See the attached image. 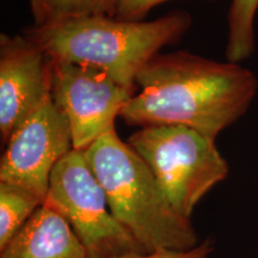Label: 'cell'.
I'll return each instance as SVG.
<instances>
[{
    "label": "cell",
    "instance_id": "7a4b0ae2",
    "mask_svg": "<svg viewBox=\"0 0 258 258\" xmlns=\"http://www.w3.org/2000/svg\"><path fill=\"white\" fill-rule=\"evenodd\" d=\"M191 22L186 11H172L150 22L89 17L32 25L25 35L51 60L98 67L135 91L139 73L164 47L178 42Z\"/></svg>",
    "mask_w": 258,
    "mask_h": 258
},
{
    "label": "cell",
    "instance_id": "277c9868",
    "mask_svg": "<svg viewBox=\"0 0 258 258\" xmlns=\"http://www.w3.org/2000/svg\"><path fill=\"white\" fill-rule=\"evenodd\" d=\"M127 144L153 173L158 185L182 217L228 175L227 161L214 139L185 125H148Z\"/></svg>",
    "mask_w": 258,
    "mask_h": 258
},
{
    "label": "cell",
    "instance_id": "5bb4252c",
    "mask_svg": "<svg viewBox=\"0 0 258 258\" xmlns=\"http://www.w3.org/2000/svg\"><path fill=\"white\" fill-rule=\"evenodd\" d=\"M212 245L209 241L199 244L191 250L186 251H172V250H160L154 252H148L143 254H133L120 258H208L212 252Z\"/></svg>",
    "mask_w": 258,
    "mask_h": 258
},
{
    "label": "cell",
    "instance_id": "3957f363",
    "mask_svg": "<svg viewBox=\"0 0 258 258\" xmlns=\"http://www.w3.org/2000/svg\"><path fill=\"white\" fill-rule=\"evenodd\" d=\"M102 188L111 214L148 252L186 251L198 234L164 195L153 173L115 127L83 151Z\"/></svg>",
    "mask_w": 258,
    "mask_h": 258
},
{
    "label": "cell",
    "instance_id": "9c48e42d",
    "mask_svg": "<svg viewBox=\"0 0 258 258\" xmlns=\"http://www.w3.org/2000/svg\"><path fill=\"white\" fill-rule=\"evenodd\" d=\"M0 258H89L72 227L59 213L42 205L2 249Z\"/></svg>",
    "mask_w": 258,
    "mask_h": 258
},
{
    "label": "cell",
    "instance_id": "7c38bea8",
    "mask_svg": "<svg viewBox=\"0 0 258 258\" xmlns=\"http://www.w3.org/2000/svg\"><path fill=\"white\" fill-rule=\"evenodd\" d=\"M258 0H232L228 11L227 61L239 63L254 51V18Z\"/></svg>",
    "mask_w": 258,
    "mask_h": 258
},
{
    "label": "cell",
    "instance_id": "8fae6325",
    "mask_svg": "<svg viewBox=\"0 0 258 258\" xmlns=\"http://www.w3.org/2000/svg\"><path fill=\"white\" fill-rule=\"evenodd\" d=\"M42 205L43 201L30 190L0 182V250Z\"/></svg>",
    "mask_w": 258,
    "mask_h": 258
},
{
    "label": "cell",
    "instance_id": "4fadbf2b",
    "mask_svg": "<svg viewBox=\"0 0 258 258\" xmlns=\"http://www.w3.org/2000/svg\"><path fill=\"white\" fill-rule=\"evenodd\" d=\"M169 0H117L116 17L125 22H143L156 6Z\"/></svg>",
    "mask_w": 258,
    "mask_h": 258
},
{
    "label": "cell",
    "instance_id": "ba28073f",
    "mask_svg": "<svg viewBox=\"0 0 258 258\" xmlns=\"http://www.w3.org/2000/svg\"><path fill=\"white\" fill-rule=\"evenodd\" d=\"M51 59L27 35H0V137L3 145L50 96Z\"/></svg>",
    "mask_w": 258,
    "mask_h": 258
},
{
    "label": "cell",
    "instance_id": "30bf717a",
    "mask_svg": "<svg viewBox=\"0 0 258 258\" xmlns=\"http://www.w3.org/2000/svg\"><path fill=\"white\" fill-rule=\"evenodd\" d=\"M34 25L89 17H116L117 0H29Z\"/></svg>",
    "mask_w": 258,
    "mask_h": 258
},
{
    "label": "cell",
    "instance_id": "6da1fadb",
    "mask_svg": "<svg viewBox=\"0 0 258 258\" xmlns=\"http://www.w3.org/2000/svg\"><path fill=\"white\" fill-rule=\"evenodd\" d=\"M137 85L140 92L120 112L128 125H185L214 140L247 111L258 91L252 71L184 50L154 56Z\"/></svg>",
    "mask_w": 258,
    "mask_h": 258
},
{
    "label": "cell",
    "instance_id": "52a82bcc",
    "mask_svg": "<svg viewBox=\"0 0 258 258\" xmlns=\"http://www.w3.org/2000/svg\"><path fill=\"white\" fill-rule=\"evenodd\" d=\"M73 150L67 118L48 96L5 145L0 182L30 190L44 203L54 167Z\"/></svg>",
    "mask_w": 258,
    "mask_h": 258
},
{
    "label": "cell",
    "instance_id": "5b68a950",
    "mask_svg": "<svg viewBox=\"0 0 258 258\" xmlns=\"http://www.w3.org/2000/svg\"><path fill=\"white\" fill-rule=\"evenodd\" d=\"M43 205L66 219L89 258L148 253L111 214L83 151H71L54 167Z\"/></svg>",
    "mask_w": 258,
    "mask_h": 258
},
{
    "label": "cell",
    "instance_id": "8992f818",
    "mask_svg": "<svg viewBox=\"0 0 258 258\" xmlns=\"http://www.w3.org/2000/svg\"><path fill=\"white\" fill-rule=\"evenodd\" d=\"M50 95L69 122L74 150L85 151L115 127L133 90L86 63L51 60Z\"/></svg>",
    "mask_w": 258,
    "mask_h": 258
}]
</instances>
